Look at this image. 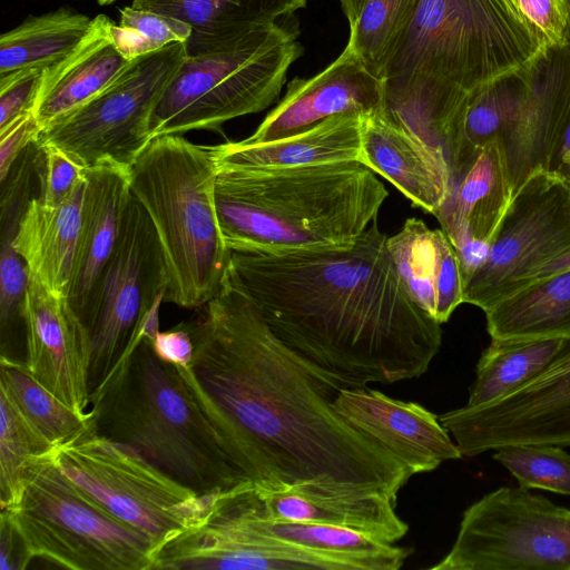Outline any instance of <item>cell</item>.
Listing matches in <instances>:
<instances>
[{
    "label": "cell",
    "mask_w": 570,
    "mask_h": 570,
    "mask_svg": "<svg viewBox=\"0 0 570 570\" xmlns=\"http://www.w3.org/2000/svg\"><path fill=\"white\" fill-rule=\"evenodd\" d=\"M363 115L330 117L298 134L259 144L210 146L217 167L291 168L356 160L362 163Z\"/></svg>",
    "instance_id": "24"
},
{
    "label": "cell",
    "mask_w": 570,
    "mask_h": 570,
    "mask_svg": "<svg viewBox=\"0 0 570 570\" xmlns=\"http://www.w3.org/2000/svg\"><path fill=\"white\" fill-rule=\"evenodd\" d=\"M527 68L471 92L449 159L452 186L514 116L527 91Z\"/></svg>",
    "instance_id": "30"
},
{
    "label": "cell",
    "mask_w": 570,
    "mask_h": 570,
    "mask_svg": "<svg viewBox=\"0 0 570 570\" xmlns=\"http://www.w3.org/2000/svg\"><path fill=\"white\" fill-rule=\"evenodd\" d=\"M567 269H570V248L567 249L566 252H563L562 254L558 255L557 257L552 258L547 264H544L541 268H539L527 284L538 281V279L549 277L553 274H557V273H560V272L567 271Z\"/></svg>",
    "instance_id": "45"
},
{
    "label": "cell",
    "mask_w": 570,
    "mask_h": 570,
    "mask_svg": "<svg viewBox=\"0 0 570 570\" xmlns=\"http://www.w3.org/2000/svg\"><path fill=\"white\" fill-rule=\"evenodd\" d=\"M512 198L507 163L495 139L480 150L433 216L454 248L473 239L493 243Z\"/></svg>",
    "instance_id": "26"
},
{
    "label": "cell",
    "mask_w": 570,
    "mask_h": 570,
    "mask_svg": "<svg viewBox=\"0 0 570 570\" xmlns=\"http://www.w3.org/2000/svg\"><path fill=\"white\" fill-rule=\"evenodd\" d=\"M166 288L154 225L131 194L118 242L79 317L90 347V396L134 346L145 316Z\"/></svg>",
    "instance_id": "12"
},
{
    "label": "cell",
    "mask_w": 570,
    "mask_h": 570,
    "mask_svg": "<svg viewBox=\"0 0 570 570\" xmlns=\"http://www.w3.org/2000/svg\"><path fill=\"white\" fill-rule=\"evenodd\" d=\"M186 56V42H174L131 59L98 94L43 128L35 144L55 146L83 169L130 167L151 141V116Z\"/></svg>",
    "instance_id": "10"
},
{
    "label": "cell",
    "mask_w": 570,
    "mask_h": 570,
    "mask_svg": "<svg viewBox=\"0 0 570 570\" xmlns=\"http://www.w3.org/2000/svg\"><path fill=\"white\" fill-rule=\"evenodd\" d=\"M543 50L509 0H422L381 79L385 90L473 92L529 67Z\"/></svg>",
    "instance_id": "6"
},
{
    "label": "cell",
    "mask_w": 570,
    "mask_h": 570,
    "mask_svg": "<svg viewBox=\"0 0 570 570\" xmlns=\"http://www.w3.org/2000/svg\"><path fill=\"white\" fill-rule=\"evenodd\" d=\"M0 570H22L30 564L24 547L12 523L4 513L0 514Z\"/></svg>",
    "instance_id": "44"
},
{
    "label": "cell",
    "mask_w": 570,
    "mask_h": 570,
    "mask_svg": "<svg viewBox=\"0 0 570 570\" xmlns=\"http://www.w3.org/2000/svg\"><path fill=\"white\" fill-rule=\"evenodd\" d=\"M362 163L428 214L438 213L450 197L452 180L444 158L383 110L363 117Z\"/></svg>",
    "instance_id": "21"
},
{
    "label": "cell",
    "mask_w": 570,
    "mask_h": 570,
    "mask_svg": "<svg viewBox=\"0 0 570 570\" xmlns=\"http://www.w3.org/2000/svg\"><path fill=\"white\" fill-rule=\"evenodd\" d=\"M439 420L463 456L521 443L570 446V337L543 370L508 395Z\"/></svg>",
    "instance_id": "15"
},
{
    "label": "cell",
    "mask_w": 570,
    "mask_h": 570,
    "mask_svg": "<svg viewBox=\"0 0 570 570\" xmlns=\"http://www.w3.org/2000/svg\"><path fill=\"white\" fill-rule=\"evenodd\" d=\"M377 219L342 247L232 253V266L274 334L347 387L424 374L441 324L404 285Z\"/></svg>",
    "instance_id": "2"
},
{
    "label": "cell",
    "mask_w": 570,
    "mask_h": 570,
    "mask_svg": "<svg viewBox=\"0 0 570 570\" xmlns=\"http://www.w3.org/2000/svg\"><path fill=\"white\" fill-rule=\"evenodd\" d=\"M97 1H98L99 4L105 6V4H110V3H112L116 0H97Z\"/></svg>",
    "instance_id": "48"
},
{
    "label": "cell",
    "mask_w": 570,
    "mask_h": 570,
    "mask_svg": "<svg viewBox=\"0 0 570 570\" xmlns=\"http://www.w3.org/2000/svg\"><path fill=\"white\" fill-rule=\"evenodd\" d=\"M41 128L33 115L28 112L0 129V177L6 180L18 157L33 145Z\"/></svg>",
    "instance_id": "41"
},
{
    "label": "cell",
    "mask_w": 570,
    "mask_h": 570,
    "mask_svg": "<svg viewBox=\"0 0 570 570\" xmlns=\"http://www.w3.org/2000/svg\"><path fill=\"white\" fill-rule=\"evenodd\" d=\"M333 405L412 474L433 471L444 461L463 456L439 415L419 403L392 399L365 386L340 390Z\"/></svg>",
    "instance_id": "18"
},
{
    "label": "cell",
    "mask_w": 570,
    "mask_h": 570,
    "mask_svg": "<svg viewBox=\"0 0 570 570\" xmlns=\"http://www.w3.org/2000/svg\"><path fill=\"white\" fill-rule=\"evenodd\" d=\"M46 68L36 67L0 75V129L33 112Z\"/></svg>",
    "instance_id": "40"
},
{
    "label": "cell",
    "mask_w": 570,
    "mask_h": 570,
    "mask_svg": "<svg viewBox=\"0 0 570 570\" xmlns=\"http://www.w3.org/2000/svg\"><path fill=\"white\" fill-rule=\"evenodd\" d=\"M564 338L495 340L482 352L466 406L494 402L529 381L554 357Z\"/></svg>",
    "instance_id": "32"
},
{
    "label": "cell",
    "mask_w": 570,
    "mask_h": 570,
    "mask_svg": "<svg viewBox=\"0 0 570 570\" xmlns=\"http://www.w3.org/2000/svg\"><path fill=\"white\" fill-rule=\"evenodd\" d=\"M257 539L350 559L365 570H397L410 554L355 530L265 518L249 480L202 495L199 509L177 533L175 549L186 568L227 570L237 553Z\"/></svg>",
    "instance_id": "9"
},
{
    "label": "cell",
    "mask_w": 570,
    "mask_h": 570,
    "mask_svg": "<svg viewBox=\"0 0 570 570\" xmlns=\"http://www.w3.org/2000/svg\"><path fill=\"white\" fill-rule=\"evenodd\" d=\"M509 2L538 37L544 49L569 42L564 0H509Z\"/></svg>",
    "instance_id": "39"
},
{
    "label": "cell",
    "mask_w": 570,
    "mask_h": 570,
    "mask_svg": "<svg viewBox=\"0 0 570 570\" xmlns=\"http://www.w3.org/2000/svg\"><path fill=\"white\" fill-rule=\"evenodd\" d=\"M302 53L297 32L278 22L187 53L155 108L150 139L218 130L228 120L266 109Z\"/></svg>",
    "instance_id": "7"
},
{
    "label": "cell",
    "mask_w": 570,
    "mask_h": 570,
    "mask_svg": "<svg viewBox=\"0 0 570 570\" xmlns=\"http://www.w3.org/2000/svg\"><path fill=\"white\" fill-rule=\"evenodd\" d=\"M89 411L99 434L135 449L198 495L247 480L176 365L159 358L146 337L90 396Z\"/></svg>",
    "instance_id": "4"
},
{
    "label": "cell",
    "mask_w": 570,
    "mask_h": 570,
    "mask_svg": "<svg viewBox=\"0 0 570 570\" xmlns=\"http://www.w3.org/2000/svg\"><path fill=\"white\" fill-rule=\"evenodd\" d=\"M111 24L106 14L94 17L86 38L68 56L46 68L33 108L41 130L98 94L130 61L117 47Z\"/></svg>",
    "instance_id": "27"
},
{
    "label": "cell",
    "mask_w": 570,
    "mask_h": 570,
    "mask_svg": "<svg viewBox=\"0 0 570 570\" xmlns=\"http://www.w3.org/2000/svg\"><path fill=\"white\" fill-rule=\"evenodd\" d=\"M569 248L570 187L538 171L514 194L487 263L464 287L463 303L489 311Z\"/></svg>",
    "instance_id": "14"
},
{
    "label": "cell",
    "mask_w": 570,
    "mask_h": 570,
    "mask_svg": "<svg viewBox=\"0 0 570 570\" xmlns=\"http://www.w3.org/2000/svg\"><path fill=\"white\" fill-rule=\"evenodd\" d=\"M0 393L27 423L53 448L78 434L91 413H80L50 393L28 371L26 363L0 360Z\"/></svg>",
    "instance_id": "33"
},
{
    "label": "cell",
    "mask_w": 570,
    "mask_h": 570,
    "mask_svg": "<svg viewBox=\"0 0 570 570\" xmlns=\"http://www.w3.org/2000/svg\"><path fill=\"white\" fill-rule=\"evenodd\" d=\"M204 306L187 324L191 363L176 367L245 479L264 488L314 482L397 497L413 474L335 410L347 386L274 334L232 264Z\"/></svg>",
    "instance_id": "1"
},
{
    "label": "cell",
    "mask_w": 570,
    "mask_h": 570,
    "mask_svg": "<svg viewBox=\"0 0 570 570\" xmlns=\"http://www.w3.org/2000/svg\"><path fill=\"white\" fill-rule=\"evenodd\" d=\"M255 485L258 510L268 519L346 528L386 543L396 542L409 530L396 513V498L380 489L314 482Z\"/></svg>",
    "instance_id": "20"
},
{
    "label": "cell",
    "mask_w": 570,
    "mask_h": 570,
    "mask_svg": "<svg viewBox=\"0 0 570 570\" xmlns=\"http://www.w3.org/2000/svg\"><path fill=\"white\" fill-rule=\"evenodd\" d=\"M52 456L81 491L146 534L155 550L200 505V495L135 449L99 434L91 417L78 434L56 446Z\"/></svg>",
    "instance_id": "11"
},
{
    "label": "cell",
    "mask_w": 570,
    "mask_h": 570,
    "mask_svg": "<svg viewBox=\"0 0 570 570\" xmlns=\"http://www.w3.org/2000/svg\"><path fill=\"white\" fill-rule=\"evenodd\" d=\"M387 246L414 301L440 324L463 303L464 285L454 247L442 229L409 218Z\"/></svg>",
    "instance_id": "23"
},
{
    "label": "cell",
    "mask_w": 570,
    "mask_h": 570,
    "mask_svg": "<svg viewBox=\"0 0 570 570\" xmlns=\"http://www.w3.org/2000/svg\"><path fill=\"white\" fill-rule=\"evenodd\" d=\"M431 570H570V509L521 487H500L462 514Z\"/></svg>",
    "instance_id": "13"
},
{
    "label": "cell",
    "mask_w": 570,
    "mask_h": 570,
    "mask_svg": "<svg viewBox=\"0 0 570 570\" xmlns=\"http://www.w3.org/2000/svg\"><path fill=\"white\" fill-rule=\"evenodd\" d=\"M422 0H366L350 26L348 49L381 78L389 59L407 31Z\"/></svg>",
    "instance_id": "34"
},
{
    "label": "cell",
    "mask_w": 570,
    "mask_h": 570,
    "mask_svg": "<svg viewBox=\"0 0 570 570\" xmlns=\"http://www.w3.org/2000/svg\"><path fill=\"white\" fill-rule=\"evenodd\" d=\"M0 413V507L3 509L14 501L29 462L55 448L27 423L2 393Z\"/></svg>",
    "instance_id": "35"
},
{
    "label": "cell",
    "mask_w": 570,
    "mask_h": 570,
    "mask_svg": "<svg viewBox=\"0 0 570 570\" xmlns=\"http://www.w3.org/2000/svg\"><path fill=\"white\" fill-rule=\"evenodd\" d=\"M92 19L70 8L27 18L0 37V75L57 63L86 38Z\"/></svg>",
    "instance_id": "31"
},
{
    "label": "cell",
    "mask_w": 570,
    "mask_h": 570,
    "mask_svg": "<svg viewBox=\"0 0 570 570\" xmlns=\"http://www.w3.org/2000/svg\"><path fill=\"white\" fill-rule=\"evenodd\" d=\"M484 314L491 338L570 337V269L527 284Z\"/></svg>",
    "instance_id": "29"
},
{
    "label": "cell",
    "mask_w": 570,
    "mask_h": 570,
    "mask_svg": "<svg viewBox=\"0 0 570 570\" xmlns=\"http://www.w3.org/2000/svg\"><path fill=\"white\" fill-rule=\"evenodd\" d=\"M26 366L50 393L71 409L90 406V347L67 297L30 277L23 303Z\"/></svg>",
    "instance_id": "16"
},
{
    "label": "cell",
    "mask_w": 570,
    "mask_h": 570,
    "mask_svg": "<svg viewBox=\"0 0 570 570\" xmlns=\"http://www.w3.org/2000/svg\"><path fill=\"white\" fill-rule=\"evenodd\" d=\"M307 0H134L131 7L173 16L191 27L187 53L215 48L305 8Z\"/></svg>",
    "instance_id": "28"
},
{
    "label": "cell",
    "mask_w": 570,
    "mask_h": 570,
    "mask_svg": "<svg viewBox=\"0 0 570 570\" xmlns=\"http://www.w3.org/2000/svg\"><path fill=\"white\" fill-rule=\"evenodd\" d=\"M36 145V144H35ZM41 156L39 199L50 207L65 203L85 177L83 168L51 145H36Z\"/></svg>",
    "instance_id": "38"
},
{
    "label": "cell",
    "mask_w": 570,
    "mask_h": 570,
    "mask_svg": "<svg viewBox=\"0 0 570 570\" xmlns=\"http://www.w3.org/2000/svg\"><path fill=\"white\" fill-rule=\"evenodd\" d=\"M191 27L173 16L125 7L119 24H111V36L129 60L156 51L174 42H187Z\"/></svg>",
    "instance_id": "37"
},
{
    "label": "cell",
    "mask_w": 570,
    "mask_h": 570,
    "mask_svg": "<svg viewBox=\"0 0 570 570\" xmlns=\"http://www.w3.org/2000/svg\"><path fill=\"white\" fill-rule=\"evenodd\" d=\"M527 91L497 139L513 196L533 174L546 171L550 148L570 102V41L548 48L527 68Z\"/></svg>",
    "instance_id": "19"
},
{
    "label": "cell",
    "mask_w": 570,
    "mask_h": 570,
    "mask_svg": "<svg viewBox=\"0 0 570 570\" xmlns=\"http://www.w3.org/2000/svg\"><path fill=\"white\" fill-rule=\"evenodd\" d=\"M217 167L210 146L183 135L153 139L129 167L130 189L149 216L165 262V303L202 307L232 264L215 206Z\"/></svg>",
    "instance_id": "5"
},
{
    "label": "cell",
    "mask_w": 570,
    "mask_h": 570,
    "mask_svg": "<svg viewBox=\"0 0 570 570\" xmlns=\"http://www.w3.org/2000/svg\"><path fill=\"white\" fill-rule=\"evenodd\" d=\"M83 171L81 228L66 296L78 318L115 249L131 197L129 167L101 163Z\"/></svg>",
    "instance_id": "22"
},
{
    "label": "cell",
    "mask_w": 570,
    "mask_h": 570,
    "mask_svg": "<svg viewBox=\"0 0 570 570\" xmlns=\"http://www.w3.org/2000/svg\"><path fill=\"white\" fill-rule=\"evenodd\" d=\"M492 459L523 489L570 495V454L556 444L521 443L498 448Z\"/></svg>",
    "instance_id": "36"
},
{
    "label": "cell",
    "mask_w": 570,
    "mask_h": 570,
    "mask_svg": "<svg viewBox=\"0 0 570 570\" xmlns=\"http://www.w3.org/2000/svg\"><path fill=\"white\" fill-rule=\"evenodd\" d=\"M85 174V171H83ZM86 178L61 205L30 199L20 214L11 244L30 277L50 292L67 296L81 228Z\"/></svg>",
    "instance_id": "25"
},
{
    "label": "cell",
    "mask_w": 570,
    "mask_h": 570,
    "mask_svg": "<svg viewBox=\"0 0 570 570\" xmlns=\"http://www.w3.org/2000/svg\"><path fill=\"white\" fill-rule=\"evenodd\" d=\"M567 6L568 40L570 41V0H564Z\"/></svg>",
    "instance_id": "47"
},
{
    "label": "cell",
    "mask_w": 570,
    "mask_h": 570,
    "mask_svg": "<svg viewBox=\"0 0 570 570\" xmlns=\"http://www.w3.org/2000/svg\"><path fill=\"white\" fill-rule=\"evenodd\" d=\"M217 167V166H216ZM389 197L361 161L291 168L217 167L215 206L232 253H279L350 245Z\"/></svg>",
    "instance_id": "3"
},
{
    "label": "cell",
    "mask_w": 570,
    "mask_h": 570,
    "mask_svg": "<svg viewBox=\"0 0 570 570\" xmlns=\"http://www.w3.org/2000/svg\"><path fill=\"white\" fill-rule=\"evenodd\" d=\"M384 104V81L345 48L320 73L293 78L279 102L243 141L259 144L282 139L333 116H367L382 111Z\"/></svg>",
    "instance_id": "17"
},
{
    "label": "cell",
    "mask_w": 570,
    "mask_h": 570,
    "mask_svg": "<svg viewBox=\"0 0 570 570\" xmlns=\"http://www.w3.org/2000/svg\"><path fill=\"white\" fill-rule=\"evenodd\" d=\"M154 352L163 361L187 367L193 360L194 343L187 324H179L171 330L158 332L151 341Z\"/></svg>",
    "instance_id": "42"
},
{
    "label": "cell",
    "mask_w": 570,
    "mask_h": 570,
    "mask_svg": "<svg viewBox=\"0 0 570 570\" xmlns=\"http://www.w3.org/2000/svg\"><path fill=\"white\" fill-rule=\"evenodd\" d=\"M546 171L570 187V102L553 138Z\"/></svg>",
    "instance_id": "43"
},
{
    "label": "cell",
    "mask_w": 570,
    "mask_h": 570,
    "mask_svg": "<svg viewBox=\"0 0 570 570\" xmlns=\"http://www.w3.org/2000/svg\"><path fill=\"white\" fill-rule=\"evenodd\" d=\"M1 512L29 562L43 559L72 570H153L155 546L81 491L52 451L27 465L14 501Z\"/></svg>",
    "instance_id": "8"
},
{
    "label": "cell",
    "mask_w": 570,
    "mask_h": 570,
    "mask_svg": "<svg viewBox=\"0 0 570 570\" xmlns=\"http://www.w3.org/2000/svg\"><path fill=\"white\" fill-rule=\"evenodd\" d=\"M341 8L348 21V24L352 26L357 19L364 3L366 0H338Z\"/></svg>",
    "instance_id": "46"
}]
</instances>
